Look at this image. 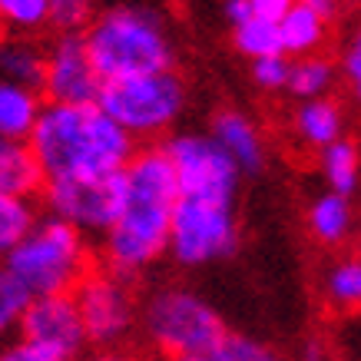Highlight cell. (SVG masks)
Here are the masks:
<instances>
[{"label": "cell", "mask_w": 361, "mask_h": 361, "mask_svg": "<svg viewBox=\"0 0 361 361\" xmlns=\"http://www.w3.org/2000/svg\"><path fill=\"white\" fill-rule=\"evenodd\" d=\"M176 196V173L163 146L136 149L123 169L120 216L103 235V259L110 272L133 279L169 252Z\"/></svg>", "instance_id": "6da1fadb"}, {"label": "cell", "mask_w": 361, "mask_h": 361, "mask_svg": "<svg viewBox=\"0 0 361 361\" xmlns=\"http://www.w3.org/2000/svg\"><path fill=\"white\" fill-rule=\"evenodd\" d=\"M27 146L44 173V183L123 173L136 153V140L97 103H44Z\"/></svg>", "instance_id": "7a4b0ae2"}, {"label": "cell", "mask_w": 361, "mask_h": 361, "mask_svg": "<svg viewBox=\"0 0 361 361\" xmlns=\"http://www.w3.org/2000/svg\"><path fill=\"white\" fill-rule=\"evenodd\" d=\"M83 47L103 83L173 70V44L163 20L142 7H113L97 13L83 30Z\"/></svg>", "instance_id": "3957f363"}, {"label": "cell", "mask_w": 361, "mask_h": 361, "mask_svg": "<svg viewBox=\"0 0 361 361\" xmlns=\"http://www.w3.org/2000/svg\"><path fill=\"white\" fill-rule=\"evenodd\" d=\"M4 269L27 288L30 298L44 295H70L80 279L93 269L90 265V242L73 226L37 216L11 255L4 259Z\"/></svg>", "instance_id": "277c9868"}, {"label": "cell", "mask_w": 361, "mask_h": 361, "mask_svg": "<svg viewBox=\"0 0 361 361\" xmlns=\"http://www.w3.org/2000/svg\"><path fill=\"white\" fill-rule=\"evenodd\" d=\"M140 325L146 341L173 361L202 358L229 331L222 315L212 308V302L196 295L192 288H179V285L159 288L146 298L140 312Z\"/></svg>", "instance_id": "5b68a950"}, {"label": "cell", "mask_w": 361, "mask_h": 361, "mask_svg": "<svg viewBox=\"0 0 361 361\" xmlns=\"http://www.w3.org/2000/svg\"><path fill=\"white\" fill-rule=\"evenodd\" d=\"M179 192V189H176ZM239 249L235 196L222 192H179L169 226V255L186 269L212 265Z\"/></svg>", "instance_id": "8992f818"}, {"label": "cell", "mask_w": 361, "mask_h": 361, "mask_svg": "<svg viewBox=\"0 0 361 361\" xmlns=\"http://www.w3.org/2000/svg\"><path fill=\"white\" fill-rule=\"evenodd\" d=\"M97 106L110 116L133 140L156 136L173 126V120L186 106V87L173 70L136 73V77L106 80L99 87Z\"/></svg>", "instance_id": "52a82bcc"}, {"label": "cell", "mask_w": 361, "mask_h": 361, "mask_svg": "<svg viewBox=\"0 0 361 361\" xmlns=\"http://www.w3.org/2000/svg\"><path fill=\"white\" fill-rule=\"evenodd\" d=\"M70 295L77 302L90 348H123V341L130 338L140 322L130 279L110 269H90Z\"/></svg>", "instance_id": "ba28073f"}, {"label": "cell", "mask_w": 361, "mask_h": 361, "mask_svg": "<svg viewBox=\"0 0 361 361\" xmlns=\"http://www.w3.org/2000/svg\"><path fill=\"white\" fill-rule=\"evenodd\" d=\"M47 216L73 226L83 235H106L123 206V173L54 179L40 189Z\"/></svg>", "instance_id": "9c48e42d"}, {"label": "cell", "mask_w": 361, "mask_h": 361, "mask_svg": "<svg viewBox=\"0 0 361 361\" xmlns=\"http://www.w3.org/2000/svg\"><path fill=\"white\" fill-rule=\"evenodd\" d=\"M17 335H20V341L47 351L56 361H77L90 348L73 295L30 298Z\"/></svg>", "instance_id": "30bf717a"}, {"label": "cell", "mask_w": 361, "mask_h": 361, "mask_svg": "<svg viewBox=\"0 0 361 361\" xmlns=\"http://www.w3.org/2000/svg\"><path fill=\"white\" fill-rule=\"evenodd\" d=\"M99 87H103V80L90 63L83 33H60L47 47L44 83H40L44 103H66V106L97 103Z\"/></svg>", "instance_id": "8fae6325"}, {"label": "cell", "mask_w": 361, "mask_h": 361, "mask_svg": "<svg viewBox=\"0 0 361 361\" xmlns=\"http://www.w3.org/2000/svg\"><path fill=\"white\" fill-rule=\"evenodd\" d=\"M209 136H212L216 146L235 163L239 173H249V176L262 173L265 149H262V140H259V130L252 126L249 116H242V113H235V110L216 113Z\"/></svg>", "instance_id": "7c38bea8"}, {"label": "cell", "mask_w": 361, "mask_h": 361, "mask_svg": "<svg viewBox=\"0 0 361 361\" xmlns=\"http://www.w3.org/2000/svg\"><path fill=\"white\" fill-rule=\"evenodd\" d=\"M44 189V173L23 140L0 136V196L33 199Z\"/></svg>", "instance_id": "4fadbf2b"}, {"label": "cell", "mask_w": 361, "mask_h": 361, "mask_svg": "<svg viewBox=\"0 0 361 361\" xmlns=\"http://www.w3.org/2000/svg\"><path fill=\"white\" fill-rule=\"evenodd\" d=\"M47 47L23 33H0V80H11L20 87H30L40 93L44 83Z\"/></svg>", "instance_id": "5bb4252c"}, {"label": "cell", "mask_w": 361, "mask_h": 361, "mask_svg": "<svg viewBox=\"0 0 361 361\" xmlns=\"http://www.w3.org/2000/svg\"><path fill=\"white\" fill-rule=\"evenodd\" d=\"M44 110V97L30 87L0 80V136L4 140H23L33 133V123Z\"/></svg>", "instance_id": "9a60e30c"}, {"label": "cell", "mask_w": 361, "mask_h": 361, "mask_svg": "<svg viewBox=\"0 0 361 361\" xmlns=\"http://www.w3.org/2000/svg\"><path fill=\"white\" fill-rule=\"evenodd\" d=\"M351 226H355L351 199L338 192H322L308 209V232L322 245H341L351 235Z\"/></svg>", "instance_id": "2e32d148"}, {"label": "cell", "mask_w": 361, "mask_h": 361, "mask_svg": "<svg viewBox=\"0 0 361 361\" xmlns=\"http://www.w3.org/2000/svg\"><path fill=\"white\" fill-rule=\"evenodd\" d=\"M295 130L308 146L325 149L329 142L341 140V110L329 97L302 99V106L295 113Z\"/></svg>", "instance_id": "e0dca14e"}, {"label": "cell", "mask_w": 361, "mask_h": 361, "mask_svg": "<svg viewBox=\"0 0 361 361\" xmlns=\"http://www.w3.org/2000/svg\"><path fill=\"white\" fill-rule=\"evenodd\" d=\"M322 173L329 179V192H338V196L351 199L355 189L361 183V153L351 140H335L322 149Z\"/></svg>", "instance_id": "ac0fdd59"}, {"label": "cell", "mask_w": 361, "mask_h": 361, "mask_svg": "<svg viewBox=\"0 0 361 361\" xmlns=\"http://www.w3.org/2000/svg\"><path fill=\"white\" fill-rule=\"evenodd\" d=\"M275 27H279L282 54H308V50H315L325 40V20L318 13L305 11L302 4H295Z\"/></svg>", "instance_id": "d6986e66"}, {"label": "cell", "mask_w": 361, "mask_h": 361, "mask_svg": "<svg viewBox=\"0 0 361 361\" xmlns=\"http://www.w3.org/2000/svg\"><path fill=\"white\" fill-rule=\"evenodd\" d=\"M331 83H335V66L325 56H302L288 66L285 90H292L298 99H318L329 93Z\"/></svg>", "instance_id": "ffe728a7"}, {"label": "cell", "mask_w": 361, "mask_h": 361, "mask_svg": "<svg viewBox=\"0 0 361 361\" xmlns=\"http://www.w3.org/2000/svg\"><path fill=\"white\" fill-rule=\"evenodd\" d=\"M325 295L331 305L345 312L361 308V255H348L331 265L325 275Z\"/></svg>", "instance_id": "44dd1931"}, {"label": "cell", "mask_w": 361, "mask_h": 361, "mask_svg": "<svg viewBox=\"0 0 361 361\" xmlns=\"http://www.w3.org/2000/svg\"><path fill=\"white\" fill-rule=\"evenodd\" d=\"M27 305H30L27 288L4 269V262H0V348L11 345L13 335L20 331V322H23Z\"/></svg>", "instance_id": "7402d4cb"}, {"label": "cell", "mask_w": 361, "mask_h": 361, "mask_svg": "<svg viewBox=\"0 0 361 361\" xmlns=\"http://www.w3.org/2000/svg\"><path fill=\"white\" fill-rule=\"evenodd\" d=\"M232 40H235V50L245 54L249 60H262V56H275L282 54V44H279V27L269 20H259V17H249L232 27Z\"/></svg>", "instance_id": "603a6c76"}, {"label": "cell", "mask_w": 361, "mask_h": 361, "mask_svg": "<svg viewBox=\"0 0 361 361\" xmlns=\"http://www.w3.org/2000/svg\"><path fill=\"white\" fill-rule=\"evenodd\" d=\"M37 219L33 199L0 196V262L11 255V249L27 235V229Z\"/></svg>", "instance_id": "cb8c5ba5"}, {"label": "cell", "mask_w": 361, "mask_h": 361, "mask_svg": "<svg viewBox=\"0 0 361 361\" xmlns=\"http://www.w3.org/2000/svg\"><path fill=\"white\" fill-rule=\"evenodd\" d=\"M47 27V0H0V30L30 37Z\"/></svg>", "instance_id": "d4e9b609"}, {"label": "cell", "mask_w": 361, "mask_h": 361, "mask_svg": "<svg viewBox=\"0 0 361 361\" xmlns=\"http://www.w3.org/2000/svg\"><path fill=\"white\" fill-rule=\"evenodd\" d=\"M97 17V0H47V27L56 33H83Z\"/></svg>", "instance_id": "484cf974"}, {"label": "cell", "mask_w": 361, "mask_h": 361, "mask_svg": "<svg viewBox=\"0 0 361 361\" xmlns=\"http://www.w3.org/2000/svg\"><path fill=\"white\" fill-rule=\"evenodd\" d=\"M288 66H292V60L285 54L252 60V80L262 90H285V83H288Z\"/></svg>", "instance_id": "4316f807"}, {"label": "cell", "mask_w": 361, "mask_h": 361, "mask_svg": "<svg viewBox=\"0 0 361 361\" xmlns=\"http://www.w3.org/2000/svg\"><path fill=\"white\" fill-rule=\"evenodd\" d=\"M295 7V0H249V11L252 17L259 20H269V23H279L285 13Z\"/></svg>", "instance_id": "83f0119b"}, {"label": "cell", "mask_w": 361, "mask_h": 361, "mask_svg": "<svg viewBox=\"0 0 361 361\" xmlns=\"http://www.w3.org/2000/svg\"><path fill=\"white\" fill-rule=\"evenodd\" d=\"M345 73H348V80H351L355 97L361 99V30L351 37L348 50H345Z\"/></svg>", "instance_id": "f1b7e54d"}, {"label": "cell", "mask_w": 361, "mask_h": 361, "mask_svg": "<svg viewBox=\"0 0 361 361\" xmlns=\"http://www.w3.org/2000/svg\"><path fill=\"white\" fill-rule=\"evenodd\" d=\"M0 361H56V358H50L47 351H40V348H33V345H27V341H11V345H4L0 348Z\"/></svg>", "instance_id": "f546056e"}, {"label": "cell", "mask_w": 361, "mask_h": 361, "mask_svg": "<svg viewBox=\"0 0 361 361\" xmlns=\"http://www.w3.org/2000/svg\"><path fill=\"white\" fill-rule=\"evenodd\" d=\"M77 361H142V358L126 348H93L90 355H83V358H77Z\"/></svg>", "instance_id": "4dcf8cb0"}, {"label": "cell", "mask_w": 361, "mask_h": 361, "mask_svg": "<svg viewBox=\"0 0 361 361\" xmlns=\"http://www.w3.org/2000/svg\"><path fill=\"white\" fill-rule=\"evenodd\" d=\"M295 4H302L305 11H312V13H318L322 20L329 23L335 13H338V0H295Z\"/></svg>", "instance_id": "1f68e13d"}, {"label": "cell", "mask_w": 361, "mask_h": 361, "mask_svg": "<svg viewBox=\"0 0 361 361\" xmlns=\"http://www.w3.org/2000/svg\"><path fill=\"white\" fill-rule=\"evenodd\" d=\"M226 17H229V23L235 27V23L249 20L252 11H249V0H226Z\"/></svg>", "instance_id": "d6a6232c"}, {"label": "cell", "mask_w": 361, "mask_h": 361, "mask_svg": "<svg viewBox=\"0 0 361 361\" xmlns=\"http://www.w3.org/2000/svg\"><path fill=\"white\" fill-rule=\"evenodd\" d=\"M305 361H325V355H322V348H318V345H308V348H305Z\"/></svg>", "instance_id": "836d02e7"}, {"label": "cell", "mask_w": 361, "mask_h": 361, "mask_svg": "<svg viewBox=\"0 0 361 361\" xmlns=\"http://www.w3.org/2000/svg\"><path fill=\"white\" fill-rule=\"evenodd\" d=\"M183 361H216L212 355H202V358H183Z\"/></svg>", "instance_id": "e575fe53"}]
</instances>
